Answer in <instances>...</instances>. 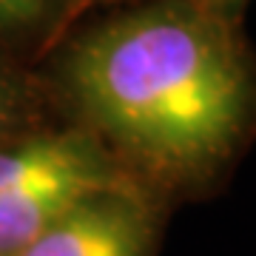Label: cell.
I'll return each mask as SVG.
<instances>
[{
    "mask_svg": "<svg viewBox=\"0 0 256 256\" xmlns=\"http://www.w3.org/2000/svg\"><path fill=\"white\" fill-rule=\"evenodd\" d=\"M66 6H72V0H0V32L34 28Z\"/></svg>",
    "mask_w": 256,
    "mask_h": 256,
    "instance_id": "4",
    "label": "cell"
},
{
    "mask_svg": "<svg viewBox=\"0 0 256 256\" xmlns=\"http://www.w3.org/2000/svg\"><path fill=\"white\" fill-rule=\"evenodd\" d=\"M156 210L146 185L86 194L14 256H154Z\"/></svg>",
    "mask_w": 256,
    "mask_h": 256,
    "instance_id": "2",
    "label": "cell"
},
{
    "mask_svg": "<svg viewBox=\"0 0 256 256\" xmlns=\"http://www.w3.org/2000/svg\"><path fill=\"white\" fill-rule=\"evenodd\" d=\"M72 9H86V6H126V3H137V0H72Z\"/></svg>",
    "mask_w": 256,
    "mask_h": 256,
    "instance_id": "7",
    "label": "cell"
},
{
    "mask_svg": "<svg viewBox=\"0 0 256 256\" xmlns=\"http://www.w3.org/2000/svg\"><path fill=\"white\" fill-rule=\"evenodd\" d=\"M14 117H18V92L6 74L0 72V142L6 140L9 128L14 126Z\"/></svg>",
    "mask_w": 256,
    "mask_h": 256,
    "instance_id": "5",
    "label": "cell"
},
{
    "mask_svg": "<svg viewBox=\"0 0 256 256\" xmlns=\"http://www.w3.org/2000/svg\"><path fill=\"white\" fill-rule=\"evenodd\" d=\"M137 182L108 154L34 176L0 191V256H14L86 194ZM142 185V182H140Z\"/></svg>",
    "mask_w": 256,
    "mask_h": 256,
    "instance_id": "3",
    "label": "cell"
},
{
    "mask_svg": "<svg viewBox=\"0 0 256 256\" xmlns=\"http://www.w3.org/2000/svg\"><path fill=\"white\" fill-rule=\"evenodd\" d=\"M214 9H220L222 14H228V18L239 20V14H242V9L248 6V0H208Z\"/></svg>",
    "mask_w": 256,
    "mask_h": 256,
    "instance_id": "6",
    "label": "cell"
},
{
    "mask_svg": "<svg viewBox=\"0 0 256 256\" xmlns=\"http://www.w3.org/2000/svg\"><path fill=\"white\" fill-rule=\"evenodd\" d=\"M208 0H140L66 48L57 80L137 182L202 185L256 134V60Z\"/></svg>",
    "mask_w": 256,
    "mask_h": 256,
    "instance_id": "1",
    "label": "cell"
}]
</instances>
